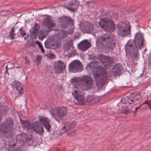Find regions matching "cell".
Segmentation results:
<instances>
[{
  "label": "cell",
  "instance_id": "f1b7e54d",
  "mask_svg": "<svg viewBox=\"0 0 151 151\" xmlns=\"http://www.w3.org/2000/svg\"><path fill=\"white\" fill-rule=\"evenodd\" d=\"M37 44L38 45L39 47V48L41 49L42 52H43V53H44V47H43L42 44H41L40 42H38V41H37Z\"/></svg>",
  "mask_w": 151,
  "mask_h": 151
},
{
  "label": "cell",
  "instance_id": "277c9868",
  "mask_svg": "<svg viewBox=\"0 0 151 151\" xmlns=\"http://www.w3.org/2000/svg\"><path fill=\"white\" fill-rule=\"evenodd\" d=\"M1 132L6 138H11L14 135V123L10 118L7 119L1 125Z\"/></svg>",
  "mask_w": 151,
  "mask_h": 151
},
{
  "label": "cell",
  "instance_id": "3957f363",
  "mask_svg": "<svg viewBox=\"0 0 151 151\" xmlns=\"http://www.w3.org/2000/svg\"><path fill=\"white\" fill-rule=\"evenodd\" d=\"M72 82L76 87L83 90H88L92 87L93 81L89 76H83L72 79Z\"/></svg>",
  "mask_w": 151,
  "mask_h": 151
},
{
  "label": "cell",
  "instance_id": "603a6c76",
  "mask_svg": "<svg viewBox=\"0 0 151 151\" xmlns=\"http://www.w3.org/2000/svg\"><path fill=\"white\" fill-rule=\"evenodd\" d=\"M32 129L35 132L37 133L39 135H42L44 132V129L42 127V125L37 122L33 123L32 126Z\"/></svg>",
  "mask_w": 151,
  "mask_h": 151
},
{
  "label": "cell",
  "instance_id": "cb8c5ba5",
  "mask_svg": "<svg viewBox=\"0 0 151 151\" xmlns=\"http://www.w3.org/2000/svg\"><path fill=\"white\" fill-rule=\"evenodd\" d=\"M40 26L38 24H36L35 26L31 29L30 35L31 38L33 39H35L37 36L39 31Z\"/></svg>",
  "mask_w": 151,
  "mask_h": 151
},
{
  "label": "cell",
  "instance_id": "ba28073f",
  "mask_svg": "<svg viewBox=\"0 0 151 151\" xmlns=\"http://www.w3.org/2000/svg\"><path fill=\"white\" fill-rule=\"evenodd\" d=\"M16 140L17 143L21 146H29L32 142V137L29 134L22 133L16 136Z\"/></svg>",
  "mask_w": 151,
  "mask_h": 151
},
{
  "label": "cell",
  "instance_id": "7402d4cb",
  "mask_svg": "<svg viewBox=\"0 0 151 151\" xmlns=\"http://www.w3.org/2000/svg\"><path fill=\"white\" fill-rule=\"evenodd\" d=\"M43 24L47 29H52L55 26V23L51 17H47L44 20Z\"/></svg>",
  "mask_w": 151,
  "mask_h": 151
},
{
  "label": "cell",
  "instance_id": "4316f807",
  "mask_svg": "<svg viewBox=\"0 0 151 151\" xmlns=\"http://www.w3.org/2000/svg\"><path fill=\"white\" fill-rule=\"evenodd\" d=\"M48 33H49V30L47 29H43L39 32V38L41 39V40H42V39H44L47 36Z\"/></svg>",
  "mask_w": 151,
  "mask_h": 151
},
{
  "label": "cell",
  "instance_id": "4fadbf2b",
  "mask_svg": "<svg viewBox=\"0 0 151 151\" xmlns=\"http://www.w3.org/2000/svg\"><path fill=\"white\" fill-rule=\"evenodd\" d=\"M83 67L81 62L79 60L73 61L69 66V71L70 72L78 73L83 70Z\"/></svg>",
  "mask_w": 151,
  "mask_h": 151
},
{
  "label": "cell",
  "instance_id": "83f0119b",
  "mask_svg": "<svg viewBox=\"0 0 151 151\" xmlns=\"http://www.w3.org/2000/svg\"><path fill=\"white\" fill-rule=\"evenodd\" d=\"M71 44H72V43H70V42H67L66 44H65V50H67L69 49V48H70L71 47Z\"/></svg>",
  "mask_w": 151,
  "mask_h": 151
},
{
  "label": "cell",
  "instance_id": "6da1fadb",
  "mask_svg": "<svg viewBox=\"0 0 151 151\" xmlns=\"http://www.w3.org/2000/svg\"><path fill=\"white\" fill-rule=\"evenodd\" d=\"M87 70L94 75L97 87L102 88L107 83L108 80L107 71L98 62L94 61L90 63L87 66Z\"/></svg>",
  "mask_w": 151,
  "mask_h": 151
},
{
  "label": "cell",
  "instance_id": "5b68a950",
  "mask_svg": "<svg viewBox=\"0 0 151 151\" xmlns=\"http://www.w3.org/2000/svg\"><path fill=\"white\" fill-rule=\"evenodd\" d=\"M138 48L137 47L135 42L132 40L129 41L125 47L126 55L129 59L136 60L138 58Z\"/></svg>",
  "mask_w": 151,
  "mask_h": 151
},
{
  "label": "cell",
  "instance_id": "ffe728a7",
  "mask_svg": "<svg viewBox=\"0 0 151 151\" xmlns=\"http://www.w3.org/2000/svg\"><path fill=\"white\" fill-rule=\"evenodd\" d=\"M134 42L138 49H141L143 47L144 38H143V36L141 33H138L136 35Z\"/></svg>",
  "mask_w": 151,
  "mask_h": 151
},
{
  "label": "cell",
  "instance_id": "d4e9b609",
  "mask_svg": "<svg viewBox=\"0 0 151 151\" xmlns=\"http://www.w3.org/2000/svg\"><path fill=\"white\" fill-rule=\"evenodd\" d=\"M40 122L42 125H44V127L47 130H50L51 129V125H50V122H49V120L46 117H40L39 119Z\"/></svg>",
  "mask_w": 151,
  "mask_h": 151
},
{
  "label": "cell",
  "instance_id": "ac0fdd59",
  "mask_svg": "<svg viewBox=\"0 0 151 151\" xmlns=\"http://www.w3.org/2000/svg\"><path fill=\"white\" fill-rule=\"evenodd\" d=\"M72 93L78 102H82L83 101L84 99V95L79 88L75 87L73 90Z\"/></svg>",
  "mask_w": 151,
  "mask_h": 151
},
{
  "label": "cell",
  "instance_id": "1f68e13d",
  "mask_svg": "<svg viewBox=\"0 0 151 151\" xmlns=\"http://www.w3.org/2000/svg\"><path fill=\"white\" fill-rule=\"evenodd\" d=\"M14 29H13L12 30V31H11V34H10V36H11V38L13 39L14 38Z\"/></svg>",
  "mask_w": 151,
  "mask_h": 151
},
{
  "label": "cell",
  "instance_id": "484cf974",
  "mask_svg": "<svg viewBox=\"0 0 151 151\" xmlns=\"http://www.w3.org/2000/svg\"><path fill=\"white\" fill-rule=\"evenodd\" d=\"M79 3L76 0H73L68 4V8L72 11H75L79 6Z\"/></svg>",
  "mask_w": 151,
  "mask_h": 151
},
{
  "label": "cell",
  "instance_id": "f546056e",
  "mask_svg": "<svg viewBox=\"0 0 151 151\" xmlns=\"http://www.w3.org/2000/svg\"><path fill=\"white\" fill-rule=\"evenodd\" d=\"M47 56L49 58L51 59H53L55 58V56H54V55H53V54H51V53L48 54L47 55Z\"/></svg>",
  "mask_w": 151,
  "mask_h": 151
},
{
  "label": "cell",
  "instance_id": "7c38bea8",
  "mask_svg": "<svg viewBox=\"0 0 151 151\" xmlns=\"http://www.w3.org/2000/svg\"><path fill=\"white\" fill-rule=\"evenodd\" d=\"M100 26L105 31L109 32H112L115 29V24L111 20L108 19H102L100 21Z\"/></svg>",
  "mask_w": 151,
  "mask_h": 151
},
{
  "label": "cell",
  "instance_id": "8992f818",
  "mask_svg": "<svg viewBox=\"0 0 151 151\" xmlns=\"http://www.w3.org/2000/svg\"><path fill=\"white\" fill-rule=\"evenodd\" d=\"M61 43V39L58 35H52L47 39L45 46L48 49H56L60 46Z\"/></svg>",
  "mask_w": 151,
  "mask_h": 151
},
{
  "label": "cell",
  "instance_id": "2e32d148",
  "mask_svg": "<svg viewBox=\"0 0 151 151\" xmlns=\"http://www.w3.org/2000/svg\"><path fill=\"white\" fill-rule=\"evenodd\" d=\"M81 30L86 33H90L94 30V26L90 23L87 21H83L80 25Z\"/></svg>",
  "mask_w": 151,
  "mask_h": 151
},
{
  "label": "cell",
  "instance_id": "9c48e42d",
  "mask_svg": "<svg viewBox=\"0 0 151 151\" xmlns=\"http://www.w3.org/2000/svg\"><path fill=\"white\" fill-rule=\"evenodd\" d=\"M130 26L127 22H122L118 24L117 32L120 36L125 37L130 35Z\"/></svg>",
  "mask_w": 151,
  "mask_h": 151
},
{
  "label": "cell",
  "instance_id": "e0dca14e",
  "mask_svg": "<svg viewBox=\"0 0 151 151\" xmlns=\"http://www.w3.org/2000/svg\"><path fill=\"white\" fill-rule=\"evenodd\" d=\"M12 86L15 91L18 94V95H21L24 93L23 86L20 82L15 81L12 83Z\"/></svg>",
  "mask_w": 151,
  "mask_h": 151
},
{
  "label": "cell",
  "instance_id": "44dd1931",
  "mask_svg": "<svg viewBox=\"0 0 151 151\" xmlns=\"http://www.w3.org/2000/svg\"><path fill=\"white\" fill-rule=\"evenodd\" d=\"M91 44L89 41L87 40H83L78 45V48L82 51H86L89 49L91 47Z\"/></svg>",
  "mask_w": 151,
  "mask_h": 151
},
{
  "label": "cell",
  "instance_id": "d6986e66",
  "mask_svg": "<svg viewBox=\"0 0 151 151\" xmlns=\"http://www.w3.org/2000/svg\"><path fill=\"white\" fill-rule=\"evenodd\" d=\"M54 66L55 72L57 74L63 72L65 69V64L62 61H58L55 62Z\"/></svg>",
  "mask_w": 151,
  "mask_h": 151
},
{
  "label": "cell",
  "instance_id": "d6a6232c",
  "mask_svg": "<svg viewBox=\"0 0 151 151\" xmlns=\"http://www.w3.org/2000/svg\"><path fill=\"white\" fill-rule=\"evenodd\" d=\"M1 128H0V135H1Z\"/></svg>",
  "mask_w": 151,
  "mask_h": 151
},
{
  "label": "cell",
  "instance_id": "5bb4252c",
  "mask_svg": "<svg viewBox=\"0 0 151 151\" xmlns=\"http://www.w3.org/2000/svg\"><path fill=\"white\" fill-rule=\"evenodd\" d=\"M98 58L103 65L107 68H110L114 63L113 59L104 55H99Z\"/></svg>",
  "mask_w": 151,
  "mask_h": 151
},
{
  "label": "cell",
  "instance_id": "30bf717a",
  "mask_svg": "<svg viewBox=\"0 0 151 151\" xmlns=\"http://www.w3.org/2000/svg\"><path fill=\"white\" fill-rule=\"evenodd\" d=\"M51 113L54 118L59 121L62 119V117L66 115L67 113V109L65 107H58L52 109Z\"/></svg>",
  "mask_w": 151,
  "mask_h": 151
},
{
  "label": "cell",
  "instance_id": "4dcf8cb0",
  "mask_svg": "<svg viewBox=\"0 0 151 151\" xmlns=\"http://www.w3.org/2000/svg\"><path fill=\"white\" fill-rule=\"evenodd\" d=\"M41 59H42V57L40 56H37L36 58V61L37 63H39L41 61Z\"/></svg>",
  "mask_w": 151,
  "mask_h": 151
},
{
  "label": "cell",
  "instance_id": "52a82bcc",
  "mask_svg": "<svg viewBox=\"0 0 151 151\" xmlns=\"http://www.w3.org/2000/svg\"><path fill=\"white\" fill-rule=\"evenodd\" d=\"M59 24L65 32L71 33L73 31L74 22L70 17L64 16L59 19Z\"/></svg>",
  "mask_w": 151,
  "mask_h": 151
},
{
  "label": "cell",
  "instance_id": "9a60e30c",
  "mask_svg": "<svg viewBox=\"0 0 151 151\" xmlns=\"http://www.w3.org/2000/svg\"><path fill=\"white\" fill-rule=\"evenodd\" d=\"M123 71L122 66L121 64H117L112 68L110 71V76L112 77H118L122 74Z\"/></svg>",
  "mask_w": 151,
  "mask_h": 151
},
{
  "label": "cell",
  "instance_id": "7a4b0ae2",
  "mask_svg": "<svg viewBox=\"0 0 151 151\" xmlns=\"http://www.w3.org/2000/svg\"><path fill=\"white\" fill-rule=\"evenodd\" d=\"M115 40L113 36L105 34L98 38L97 45L98 49L102 52H109L113 51L115 46Z\"/></svg>",
  "mask_w": 151,
  "mask_h": 151
},
{
  "label": "cell",
  "instance_id": "8fae6325",
  "mask_svg": "<svg viewBox=\"0 0 151 151\" xmlns=\"http://www.w3.org/2000/svg\"><path fill=\"white\" fill-rule=\"evenodd\" d=\"M141 95L138 92L132 93L128 96L122 98V102L124 104H132L138 101L140 99Z\"/></svg>",
  "mask_w": 151,
  "mask_h": 151
}]
</instances>
